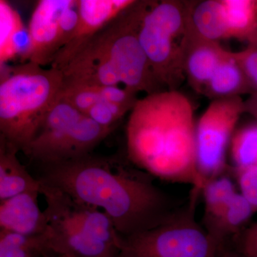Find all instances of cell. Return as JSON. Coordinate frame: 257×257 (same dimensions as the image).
I'll return each mask as SVG.
<instances>
[{
  "label": "cell",
  "instance_id": "cell-1",
  "mask_svg": "<svg viewBox=\"0 0 257 257\" xmlns=\"http://www.w3.org/2000/svg\"><path fill=\"white\" fill-rule=\"evenodd\" d=\"M40 168V182L100 209L121 238L167 222L183 207L158 188L152 175L134 170L117 157L90 154Z\"/></svg>",
  "mask_w": 257,
  "mask_h": 257
},
{
  "label": "cell",
  "instance_id": "cell-2",
  "mask_svg": "<svg viewBox=\"0 0 257 257\" xmlns=\"http://www.w3.org/2000/svg\"><path fill=\"white\" fill-rule=\"evenodd\" d=\"M192 101L178 90L138 99L126 124L128 157L150 175L203 190L208 182L197 163Z\"/></svg>",
  "mask_w": 257,
  "mask_h": 257
},
{
  "label": "cell",
  "instance_id": "cell-3",
  "mask_svg": "<svg viewBox=\"0 0 257 257\" xmlns=\"http://www.w3.org/2000/svg\"><path fill=\"white\" fill-rule=\"evenodd\" d=\"M150 1H136L93 37L62 71L68 82L121 85L147 94L165 90L157 82L139 39Z\"/></svg>",
  "mask_w": 257,
  "mask_h": 257
},
{
  "label": "cell",
  "instance_id": "cell-4",
  "mask_svg": "<svg viewBox=\"0 0 257 257\" xmlns=\"http://www.w3.org/2000/svg\"><path fill=\"white\" fill-rule=\"evenodd\" d=\"M40 184L47 219L42 235L52 256H119L121 238L105 213L55 187Z\"/></svg>",
  "mask_w": 257,
  "mask_h": 257
},
{
  "label": "cell",
  "instance_id": "cell-5",
  "mask_svg": "<svg viewBox=\"0 0 257 257\" xmlns=\"http://www.w3.org/2000/svg\"><path fill=\"white\" fill-rule=\"evenodd\" d=\"M0 67V136L22 152L58 99L64 74L31 62Z\"/></svg>",
  "mask_w": 257,
  "mask_h": 257
},
{
  "label": "cell",
  "instance_id": "cell-6",
  "mask_svg": "<svg viewBox=\"0 0 257 257\" xmlns=\"http://www.w3.org/2000/svg\"><path fill=\"white\" fill-rule=\"evenodd\" d=\"M189 1H150L139 39L150 67L162 87L177 90L185 79L184 45L188 30Z\"/></svg>",
  "mask_w": 257,
  "mask_h": 257
},
{
  "label": "cell",
  "instance_id": "cell-7",
  "mask_svg": "<svg viewBox=\"0 0 257 257\" xmlns=\"http://www.w3.org/2000/svg\"><path fill=\"white\" fill-rule=\"evenodd\" d=\"M113 130L77 110L60 93L35 138L22 152L40 167L62 163L90 155Z\"/></svg>",
  "mask_w": 257,
  "mask_h": 257
},
{
  "label": "cell",
  "instance_id": "cell-8",
  "mask_svg": "<svg viewBox=\"0 0 257 257\" xmlns=\"http://www.w3.org/2000/svg\"><path fill=\"white\" fill-rule=\"evenodd\" d=\"M201 192L192 188L188 202L167 222L121 238L119 257H220L224 245L195 219Z\"/></svg>",
  "mask_w": 257,
  "mask_h": 257
},
{
  "label": "cell",
  "instance_id": "cell-9",
  "mask_svg": "<svg viewBox=\"0 0 257 257\" xmlns=\"http://www.w3.org/2000/svg\"><path fill=\"white\" fill-rule=\"evenodd\" d=\"M245 113L241 96L211 101L196 126L198 171L207 182L226 169V152L236 125Z\"/></svg>",
  "mask_w": 257,
  "mask_h": 257
},
{
  "label": "cell",
  "instance_id": "cell-10",
  "mask_svg": "<svg viewBox=\"0 0 257 257\" xmlns=\"http://www.w3.org/2000/svg\"><path fill=\"white\" fill-rule=\"evenodd\" d=\"M78 20L77 0H40L28 25L29 45L21 63L45 67L66 45Z\"/></svg>",
  "mask_w": 257,
  "mask_h": 257
},
{
  "label": "cell",
  "instance_id": "cell-11",
  "mask_svg": "<svg viewBox=\"0 0 257 257\" xmlns=\"http://www.w3.org/2000/svg\"><path fill=\"white\" fill-rule=\"evenodd\" d=\"M137 0H77L78 20L68 42L56 55L50 67L62 71L106 25Z\"/></svg>",
  "mask_w": 257,
  "mask_h": 257
},
{
  "label": "cell",
  "instance_id": "cell-12",
  "mask_svg": "<svg viewBox=\"0 0 257 257\" xmlns=\"http://www.w3.org/2000/svg\"><path fill=\"white\" fill-rule=\"evenodd\" d=\"M228 51L219 42L209 41L199 36L189 25L184 45V77L191 87L203 94L204 89Z\"/></svg>",
  "mask_w": 257,
  "mask_h": 257
},
{
  "label": "cell",
  "instance_id": "cell-13",
  "mask_svg": "<svg viewBox=\"0 0 257 257\" xmlns=\"http://www.w3.org/2000/svg\"><path fill=\"white\" fill-rule=\"evenodd\" d=\"M40 194L37 191L25 192L0 202V230L25 236L43 234L47 219L39 205Z\"/></svg>",
  "mask_w": 257,
  "mask_h": 257
},
{
  "label": "cell",
  "instance_id": "cell-14",
  "mask_svg": "<svg viewBox=\"0 0 257 257\" xmlns=\"http://www.w3.org/2000/svg\"><path fill=\"white\" fill-rule=\"evenodd\" d=\"M19 152L0 136V202L23 193L40 192V181L20 163Z\"/></svg>",
  "mask_w": 257,
  "mask_h": 257
},
{
  "label": "cell",
  "instance_id": "cell-15",
  "mask_svg": "<svg viewBox=\"0 0 257 257\" xmlns=\"http://www.w3.org/2000/svg\"><path fill=\"white\" fill-rule=\"evenodd\" d=\"M28 30L18 10L0 0V66L15 59L20 61L28 50Z\"/></svg>",
  "mask_w": 257,
  "mask_h": 257
},
{
  "label": "cell",
  "instance_id": "cell-16",
  "mask_svg": "<svg viewBox=\"0 0 257 257\" xmlns=\"http://www.w3.org/2000/svg\"><path fill=\"white\" fill-rule=\"evenodd\" d=\"M254 92L243 69L234 57L228 51L214 75L208 83L203 94L210 100L241 96Z\"/></svg>",
  "mask_w": 257,
  "mask_h": 257
},
{
  "label": "cell",
  "instance_id": "cell-17",
  "mask_svg": "<svg viewBox=\"0 0 257 257\" xmlns=\"http://www.w3.org/2000/svg\"><path fill=\"white\" fill-rule=\"evenodd\" d=\"M189 23L203 39L216 42L229 39L221 0L189 1Z\"/></svg>",
  "mask_w": 257,
  "mask_h": 257
},
{
  "label": "cell",
  "instance_id": "cell-18",
  "mask_svg": "<svg viewBox=\"0 0 257 257\" xmlns=\"http://www.w3.org/2000/svg\"><path fill=\"white\" fill-rule=\"evenodd\" d=\"M229 39L257 46V0H221Z\"/></svg>",
  "mask_w": 257,
  "mask_h": 257
},
{
  "label": "cell",
  "instance_id": "cell-19",
  "mask_svg": "<svg viewBox=\"0 0 257 257\" xmlns=\"http://www.w3.org/2000/svg\"><path fill=\"white\" fill-rule=\"evenodd\" d=\"M254 212L251 204L241 194L236 193L224 210L217 218L206 225V230L221 244H226V239L236 234L239 228Z\"/></svg>",
  "mask_w": 257,
  "mask_h": 257
},
{
  "label": "cell",
  "instance_id": "cell-20",
  "mask_svg": "<svg viewBox=\"0 0 257 257\" xmlns=\"http://www.w3.org/2000/svg\"><path fill=\"white\" fill-rule=\"evenodd\" d=\"M43 235L25 236L0 230V257H52Z\"/></svg>",
  "mask_w": 257,
  "mask_h": 257
},
{
  "label": "cell",
  "instance_id": "cell-21",
  "mask_svg": "<svg viewBox=\"0 0 257 257\" xmlns=\"http://www.w3.org/2000/svg\"><path fill=\"white\" fill-rule=\"evenodd\" d=\"M229 147L236 173L257 167V121L236 130Z\"/></svg>",
  "mask_w": 257,
  "mask_h": 257
},
{
  "label": "cell",
  "instance_id": "cell-22",
  "mask_svg": "<svg viewBox=\"0 0 257 257\" xmlns=\"http://www.w3.org/2000/svg\"><path fill=\"white\" fill-rule=\"evenodd\" d=\"M202 192L205 202L206 225L220 215L236 193L231 179L224 177L209 181Z\"/></svg>",
  "mask_w": 257,
  "mask_h": 257
},
{
  "label": "cell",
  "instance_id": "cell-23",
  "mask_svg": "<svg viewBox=\"0 0 257 257\" xmlns=\"http://www.w3.org/2000/svg\"><path fill=\"white\" fill-rule=\"evenodd\" d=\"M131 110L127 106L101 101L90 108L85 115L97 124L114 130L120 119Z\"/></svg>",
  "mask_w": 257,
  "mask_h": 257
},
{
  "label": "cell",
  "instance_id": "cell-24",
  "mask_svg": "<svg viewBox=\"0 0 257 257\" xmlns=\"http://www.w3.org/2000/svg\"><path fill=\"white\" fill-rule=\"evenodd\" d=\"M234 55L253 91L257 92V46H247Z\"/></svg>",
  "mask_w": 257,
  "mask_h": 257
},
{
  "label": "cell",
  "instance_id": "cell-25",
  "mask_svg": "<svg viewBox=\"0 0 257 257\" xmlns=\"http://www.w3.org/2000/svg\"><path fill=\"white\" fill-rule=\"evenodd\" d=\"M241 194L251 204L253 211L257 210V167L237 172Z\"/></svg>",
  "mask_w": 257,
  "mask_h": 257
},
{
  "label": "cell",
  "instance_id": "cell-26",
  "mask_svg": "<svg viewBox=\"0 0 257 257\" xmlns=\"http://www.w3.org/2000/svg\"><path fill=\"white\" fill-rule=\"evenodd\" d=\"M239 252L247 256H257V236L246 233L242 240Z\"/></svg>",
  "mask_w": 257,
  "mask_h": 257
},
{
  "label": "cell",
  "instance_id": "cell-27",
  "mask_svg": "<svg viewBox=\"0 0 257 257\" xmlns=\"http://www.w3.org/2000/svg\"><path fill=\"white\" fill-rule=\"evenodd\" d=\"M245 113L251 114L257 121V92L250 94L249 97L244 101Z\"/></svg>",
  "mask_w": 257,
  "mask_h": 257
},
{
  "label": "cell",
  "instance_id": "cell-28",
  "mask_svg": "<svg viewBox=\"0 0 257 257\" xmlns=\"http://www.w3.org/2000/svg\"><path fill=\"white\" fill-rule=\"evenodd\" d=\"M220 257H257V256H247V255L243 254V253H241L239 252H236V251H232L231 250L226 249V248L225 247L224 250H223L222 253H221Z\"/></svg>",
  "mask_w": 257,
  "mask_h": 257
},
{
  "label": "cell",
  "instance_id": "cell-29",
  "mask_svg": "<svg viewBox=\"0 0 257 257\" xmlns=\"http://www.w3.org/2000/svg\"><path fill=\"white\" fill-rule=\"evenodd\" d=\"M247 234L257 236V224L254 227H253L252 229H250L249 231H248Z\"/></svg>",
  "mask_w": 257,
  "mask_h": 257
},
{
  "label": "cell",
  "instance_id": "cell-30",
  "mask_svg": "<svg viewBox=\"0 0 257 257\" xmlns=\"http://www.w3.org/2000/svg\"><path fill=\"white\" fill-rule=\"evenodd\" d=\"M52 257H64V256H52Z\"/></svg>",
  "mask_w": 257,
  "mask_h": 257
},
{
  "label": "cell",
  "instance_id": "cell-31",
  "mask_svg": "<svg viewBox=\"0 0 257 257\" xmlns=\"http://www.w3.org/2000/svg\"><path fill=\"white\" fill-rule=\"evenodd\" d=\"M117 257H119V256H117Z\"/></svg>",
  "mask_w": 257,
  "mask_h": 257
}]
</instances>
